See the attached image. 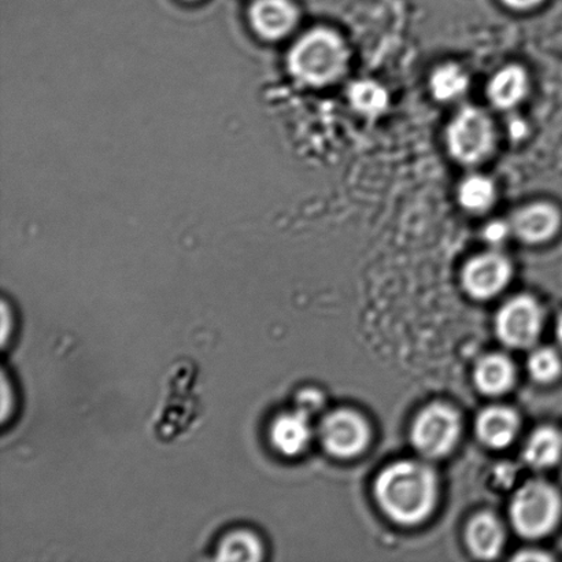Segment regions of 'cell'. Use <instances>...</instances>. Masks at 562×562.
I'll use <instances>...</instances> for the list:
<instances>
[{
	"label": "cell",
	"mask_w": 562,
	"mask_h": 562,
	"mask_svg": "<svg viewBox=\"0 0 562 562\" xmlns=\"http://www.w3.org/2000/svg\"><path fill=\"white\" fill-rule=\"evenodd\" d=\"M2 420L3 423L8 422L10 411L13 412V407L9 404V402H13L14 404V395L13 389L10 387L8 383V376L3 373L2 376Z\"/></svg>",
	"instance_id": "24"
},
{
	"label": "cell",
	"mask_w": 562,
	"mask_h": 562,
	"mask_svg": "<svg viewBox=\"0 0 562 562\" xmlns=\"http://www.w3.org/2000/svg\"><path fill=\"white\" fill-rule=\"evenodd\" d=\"M349 58V49L335 32L316 27L297 38L286 64L302 85L325 87L346 74Z\"/></svg>",
	"instance_id": "2"
},
{
	"label": "cell",
	"mask_w": 562,
	"mask_h": 562,
	"mask_svg": "<svg viewBox=\"0 0 562 562\" xmlns=\"http://www.w3.org/2000/svg\"><path fill=\"white\" fill-rule=\"evenodd\" d=\"M189 2H192V0H189Z\"/></svg>",
	"instance_id": "29"
},
{
	"label": "cell",
	"mask_w": 562,
	"mask_h": 562,
	"mask_svg": "<svg viewBox=\"0 0 562 562\" xmlns=\"http://www.w3.org/2000/svg\"><path fill=\"white\" fill-rule=\"evenodd\" d=\"M349 101L357 112L367 115H378L389 106L387 91L372 80H361L350 86Z\"/></svg>",
	"instance_id": "20"
},
{
	"label": "cell",
	"mask_w": 562,
	"mask_h": 562,
	"mask_svg": "<svg viewBox=\"0 0 562 562\" xmlns=\"http://www.w3.org/2000/svg\"><path fill=\"white\" fill-rule=\"evenodd\" d=\"M451 157L460 164L476 165L484 161L494 148V126L483 110L461 109L451 120L446 134Z\"/></svg>",
	"instance_id": "4"
},
{
	"label": "cell",
	"mask_w": 562,
	"mask_h": 562,
	"mask_svg": "<svg viewBox=\"0 0 562 562\" xmlns=\"http://www.w3.org/2000/svg\"><path fill=\"white\" fill-rule=\"evenodd\" d=\"M10 316H11V313L8 308V303H5L3 301V305H2V318H3V324H2V345L5 346L8 345V340H9V335L11 333V329L9 328V325L10 323H13V319H11L10 322Z\"/></svg>",
	"instance_id": "26"
},
{
	"label": "cell",
	"mask_w": 562,
	"mask_h": 562,
	"mask_svg": "<svg viewBox=\"0 0 562 562\" xmlns=\"http://www.w3.org/2000/svg\"><path fill=\"white\" fill-rule=\"evenodd\" d=\"M528 79L520 66H508L499 70L490 81L487 93L490 101L498 109L517 106L527 95Z\"/></svg>",
	"instance_id": "14"
},
{
	"label": "cell",
	"mask_w": 562,
	"mask_h": 562,
	"mask_svg": "<svg viewBox=\"0 0 562 562\" xmlns=\"http://www.w3.org/2000/svg\"><path fill=\"white\" fill-rule=\"evenodd\" d=\"M460 435L459 416L443 405L426 407L416 418L412 440L422 454L437 459L449 453Z\"/></svg>",
	"instance_id": "5"
},
{
	"label": "cell",
	"mask_w": 562,
	"mask_h": 562,
	"mask_svg": "<svg viewBox=\"0 0 562 562\" xmlns=\"http://www.w3.org/2000/svg\"><path fill=\"white\" fill-rule=\"evenodd\" d=\"M300 19L291 0H256L250 9L252 30L266 41H281L295 30Z\"/></svg>",
	"instance_id": "9"
},
{
	"label": "cell",
	"mask_w": 562,
	"mask_h": 562,
	"mask_svg": "<svg viewBox=\"0 0 562 562\" xmlns=\"http://www.w3.org/2000/svg\"><path fill=\"white\" fill-rule=\"evenodd\" d=\"M312 429L308 416L301 411L284 413L272 423L271 442L280 454L295 457L306 449L311 440Z\"/></svg>",
	"instance_id": "11"
},
{
	"label": "cell",
	"mask_w": 562,
	"mask_h": 562,
	"mask_svg": "<svg viewBox=\"0 0 562 562\" xmlns=\"http://www.w3.org/2000/svg\"><path fill=\"white\" fill-rule=\"evenodd\" d=\"M468 544L479 559L493 560L504 547V531L493 515L482 514L468 526Z\"/></svg>",
	"instance_id": "13"
},
{
	"label": "cell",
	"mask_w": 562,
	"mask_h": 562,
	"mask_svg": "<svg viewBox=\"0 0 562 562\" xmlns=\"http://www.w3.org/2000/svg\"><path fill=\"white\" fill-rule=\"evenodd\" d=\"M562 456V435L554 428L537 429L528 440L525 459L533 468H548L555 464Z\"/></svg>",
	"instance_id": "17"
},
{
	"label": "cell",
	"mask_w": 562,
	"mask_h": 562,
	"mask_svg": "<svg viewBox=\"0 0 562 562\" xmlns=\"http://www.w3.org/2000/svg\"><path fill=\"white\" fill-rule=\"evenodd\" d=\"M510 234H514L512 231L510 222L506 223L503 220H495L486 225V228L483 229V238L487 241V244L493 246H499L505 244L508 240Z\"/></svg>",
	"instance_id": "22"
},
{
	"label": "cell",
	"mask_w": 562,
	"mask_h": 562,
	"mask_svg": "<svg viewBox=\"0 0 562 562\" xmlns=\"http://www.w3.org/2000/svg\"><path fill=\"white\" fill-rule=\"evenodd\" d=\"M528 371L537 382H552L561 372V361L558 352L547 349V347L533 351L530 360H528Z\"/></svg>",
	"instance_id": "21"
},
{
	"label": "cell",
	"mask_w": 562,
	"mask_h": 562,
	"mask_svg": "<svg viewBox=\"0 0 562 562\" xmlns=\"http://www.w3.org/2000/svg\"><path fill=\"white\" fill-rule=\"evenodd\" d=\"M516 560H525V561H530V560H549L548 555H544V554H539V553H525V554H521L519 555V558H516Z\"/></svg>",
	"instance_id": "27"
},
{
	"label": "cell",
	"mask_w": 562,
	"mask_h": 562,
	"mask_svg": "<svg viewBox=\"0 0 562 562\" xmlns=\"http://www.w3.org/2000/svg\"><path fill=\"white\" fill-rule=\"evenodd\" d=\"M558 339L562 347V316L559 318V323H558Z\"/></svg>",
	"instance_id": "28"
},
{
	"label": "cell",
	"mask_w": 562,
	"mask_h": 562,
	"mask_svg": "<svg viewBox=\"0 0 562 562\" xmlns=\"http://www.w3.org/2000/svg\"><path fill=\"white\" fill-rule=\"evenodd\" d=\"M459 202L468 212H487L495 202L493 181L481 175L470 176L460 186Z\"/></svg>",
	"instance_id": "19"
},
{
	"label": "cell",
	"mask_w": 562,
	"mask_h": 562,
	"mask_svg": "<svg viewBox=\"0 0 562 562\" xmlns=\"http://www.w3.org/2000/svg\"><path fill=\"white\" fill-rule=\"evenodd\" d=\"M323 395L317 390H305L302 391L297 396V411L305 413V415H313L317 411L322 409Z\"/></svg>",
	"instance_id": "23"
},
{
	"label": "cell",
	"mask_w": 562,
	"mask_h": 562,
	"mask_svg": "<svg viewBox=\"0 0 562 562\" xmlns=\"http://www.w3.org/2000/svg\"><path fill=\"white\" fill-rule=\"evenodd\" d=\"M541 308L528 296H517L501 308L495 327L505 345L526 349L541 330Z\"/></svg>",
	"instance_id": "6"
},
{
	"label": "cell",
	"mask_w": 562,
	"mask_h": 562,
	"mask_svg": "<svg viewBox=\"0 0 562 562\" xmlns=\"http://www.w3.org/2000/svg\"><path fill=\"white\" fill-rule=\"evenodd\" d=\"M515 369L508 358L493 355L484 357L475 369V382L484 394L505 393L514 383Z\"/></svg>",
	"instance_id": "15"
},
{
	"label": "cell",
	"mask_w": 562,
	"mask_h": 562,
	"mask_svg": "<svg viewBox=\"0 0 562 562\" xmlns=\"http://www.w3.org/2000/svg\"><path fill=\"white\" fill-rule=\"evenodd\" d=\"M519 420L508 407L493 406L477 417L476 431L483 443L501 449L508 446L517 434Z\"/></svg>",
	"instance_id": "12"
},
{
	"label": "cell",
	"mask_w": 562,
	"mask_h": 562,
	"mask_svg": "<svg viewBox=\"0 0 562 562\" xmlns=\"http://www.w3.org/2000/svg\"><path fill=\"white\" fill-rule=\"evenodd\" d=\"M510 225L517 238L526 244H543L558 234L561 216L558 207L549 203H532L515 213Z\"/></svg>",
	"instance_id": "10"
},
{
	"label": "cell",
	"mask_w": 562,
	"mask_h": 562,
	"mask_svg": "<svg viewBox=\"0 0 562 562\" xmlns=\"http://www.w3.org/2000/svg\"><path fill=\"white\" fill-rule=\"evenodd\" d=\"M263 559L262 539L249 528H236L225 533L218 543L220 561H261Z\"/></svg>",
	"instance_id": "16"
},
{
	"label": "cell",
	"mask_w": 562,
	"mask_h": 562,
	"mask_svg": "<svg viewBox=\"0 0 562 562\" xmlns=\"http://www.w3.org/2000/svg\"><path fill=\"white\" fill-rule=\"evenodd\" d=\"M380 506L401 525H416L437 499V479L428 467L402 461L380 473L374 486Z\"/></svg>",
	"instance_id": "1"
},
{
	"label": "cell",
	"mask_w": 562,
	"mask_h": 562,
	"mask_svg": "<svg viewBox=\"0 0 562 562\" xmlns=\"http://www.w3.org/2000/svg\"><path fill=\"white\" fill-rule=\"evenodd\" d=\"M510 263L498 252H484L472 258L462 272V284L468 294L476 300H488L497 295L510 279Z\"/></svg>",
	"instance_id": "8"
},
{
	"label": "cell",
	"mask_w": 562,
	"mask_h": 562,
	"mask_svg": "<svg viewBox=\"0 0 562 562\" xmlns=\"http://www.w3.org/2000/svg\"><path fill=\"white\" fill-rule=\"evenodd\" d=\"M542 2L543 0H503L505 5L514 10H530Z\"/></svg>",
	"instance_id": "25"
},
{
	"label": "cell",
	"mask_w": 562,
	"mask_h": 562,
	"mask_svg": "<svg viewBox=\"0 0 562 562\" xmlns=\"http://www.w3.org/2000/svg\"><path fill=\"white\" fill-rule=\"evenodd\" d=\"M560 514L559 494L543 482L527 483L512 501V522L516 531L526 538L547 536L558 525Z\"/></svg>",
	"instance_id": "3"
},
{
	"label": "cell",
	"mask_w": 562,
	"mask_h": 562,
	"mask_svg": "<svg viewBox=\"0 0 562 562\" xmlns=\"http://www.w3.org/2000/svg\"><path fill=\"white\" fill-rule=\"evenodd\" d=\"M324 448L336 457H351L366 448L369 431L355 412L336 411L324 418L319 429Z\"/></svg>",
	"instance_id": "7"
},
{
	"label": "cell",
	"mask_w": 562,
	"mask_h": 562,
	"mask_svg": "<svg viewBox=\"0 0 562 562\" xmlns=\"http://www.w3.org/2000/svg\"><path fill=\"white\" fill-rule=\"evenodd\" d=\"M470 80L459 65L446 64L434 71L429 87L439 102H453L464 95Z\"/></svg>",
	"instance_id": "18"
}]
</instances>
